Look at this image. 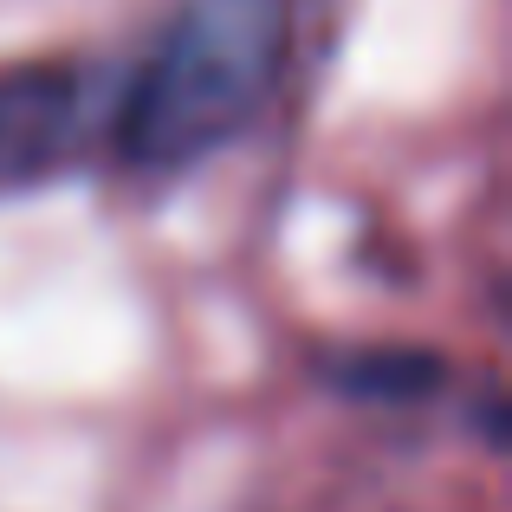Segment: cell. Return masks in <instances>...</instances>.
Instances as JSON below:
<instances>
[{
  "label": "cell",
  "instance_id": "6da1fadb",
  "mask_svg": "<svg viewBox=\"0 0 512 512\" xmlns=\"http://www.w3.org/2000/svg\"><path fill=\"white\" fill-rule=\"evenodd\" d=\"M292 0H182L117 98V156L143 175L208 163L273 98Z\"/></svg>",
  "mask_w": 512,
  "mask_h": 512
},
{
  "label": "cell",
  "instance_id": "7a4b0ae2",
  "mask_svg": "<svg viewBox=\"0 0 512 512\" xmlns=\"http://www.w3.org/2000/svg\"><path fill=\"white\" fill-rule=\"evenodd\" d=\"M98 91V72L85 65H0V195L46 182L85 150Z\"/></svg>",
  "mask_w": 512,
  "mask_h": 512
},
{
  "label": "cell",
  "instance_id": "3957f363",
  "mask_svg": "<svg viewBox=\"0 0 512 512\" xmlns=\"http://www.w3.org/2000/svg\"><path fill=\"white\" fill-rule=\"evenodd\" d=\"M441 357H428V350H344V357L325 363V383L344 389V396L357 402H422L428 389H441Z\"/></svg>",
  "mask_w": 512,
  "mask_h": 512
}]
</instances>
